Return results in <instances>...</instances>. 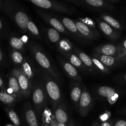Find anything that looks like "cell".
Returning a JSON list of instances; mask_svg holds the SVG:
<instances>
[{
  "label": "cell",
  "mask_w": 126,
  "mask_h": 126,
  "mask_svg": "<svg viewBox=\"0 0 126 126\" xmlns=\"http://www.w3.org/2000/svg\"><path fill=\"white\" fill-rule=\"evenodd\" d=\"M92 60L93 63L94 64V65H95V66H97L100 70L103 71V72H108V68H106V66H105V65H103V64L98 59H96V58H93V59H92Z\"/></svg>",
  "instance_id": "27"
},
{
  "label": "cell",
  "mask_w": 126,
  "mask_h": 126,
  "mask_svg": "<svg viewBox=\"0 0 126 126\" xmlns=\"http://www.w3.org/2000/svg\"><path fill=\"white\" fill-rule=\"evenodd\" d=\"M52 126H57L56 125V124H55V122H53V123L52 124Z\"/></svg>",
  "instance_id": "44"
},
{
  "label": "cell",
  "mask_w": 126,
  "mask_h": 126,
  "mask_svg": "<svg viewBox=\"0 0 126 126\" xmlns=\"http://www.w3.org/2000/svg\"><path fill=\"white\" fill-rule=\"evenodd\" d=\"M81 89L78 87H74L72 89L71 92V99L73 102H78L80 100L81 97Z\"/></svg>",
  "instance_id": "21"
},
{
  "label": "cell",
  "mask_w": 126,
  "mask_h": 126,
  "mask_svg": "<svg viewBox=\"0 0 126 126\" xmlns=\"http://www.w3.org/2000/svg\"><path fill=\"white\" fill-rule=\"evenodd\" d=\"M123 45H124V47H125L126 49V40L124 41V44H123Z\"/></svg>",
  "instance_id": "43"
},
{
  "label": "cell",
  "mask_w": 126,
  "mask_h": 126,
  "mask_svg": "<svg viewBox=\"0 0 126 126\" xmlns=\"http://www.w3.org/2000/svg\"><path fill=\"white\" fill-rule=\"evenodd\" d=\"M118 98V94L117 93H116L114 94L113 96H111L110 98H108V100L110 104H114V103L117 101Z\"/></svg>",
  "instance_id": "33"
},
{
  "label": "cell",
  "mask_w": 126,
  "mask_h": 126,
  "mask_svg": "<svg viewBox=\"0 0 126 126\" xmlns=\"http://www.w3.org/2000/svg\"><path fill=\"white\" fill-rule=\"evenodd\" d=\"M125 79L126 80V75H125Z\"/></svg>",
  "instance_id": "46"
},
{
  "label": "cell",
  "mask_w": 126,
  "mask_h": 126,
  "mask_svg": "<svg viewBox=\"0 0 126 126\" xmlns=\"http://www.w3.org/2000/svg\"><path fill=\"white\" fill-rule=\"evenodd\" d=\"M18 81L20 88L23 91H28L29 88V82L27 76L24 75H20L18 76Z\"/></svg>",
  "instance_id": "16"
},
{
  "label": "cell",
  "mask_w": 126,
  "mask_h": 126,
  "mask_svg": "<svg viewBox=\"0 0 126 126\" xmlns=\"http://www.w3.org/2000/svg\"></svg>",
  "instance_id": "48"
},
{
  "label": "cell",
  "mask_w": 126,
  "mask_h": 126,
  "mask_svg": "<svg viewBox=\"0 0 126 126\" xmlns=\"http://www.w3.org/2000/svg\"><path fill=\"white\" fill-rule=\"evenodd\" d=\"M10 126V125H8V126Z\"/></svg>",
  "instance_id": "47"
},
{
  "label": "cell",
  "mask_w": 126,
  "mask_h": 126,
  "mask_svg": "<svg viewBox=\"0 0 126 126\" xmlns=\"http://www.w3.org/2000/svg\"><path fill=\"white\" fill-rule=\"evenodd\" d=\"M49 21L50 24L57 32H61V33H63V32H65V28L63 27V25L58 19L55 18H49Z\"/></svg>",
  "instance_id": "15"
},
{
  "label": "cell",
  "mask_w": 126,
  "mask_h": 126,
  "mask_svg": "<svg viewBox=\"0 0 126 126\" xmlns=\"http://www.w3.org/2000/svg\"><path fill=\"white\" fill-rule=\"evenodd\" d=\"M86 2L95 7H103L105 4V2L102 0H86Z\"/></svg>",
  "instance_id": "28"
},
{
  "label": "cell",
  "mask_w": 126,
  "mask_h": 126,
  "mask_svg": "<svg viewBox=\"0 0 126 126\" xmlns=\"http://www.w3.org/2000/svg\"><path fill=\"white\" fill-rule=\"evenodd\" d=\"M101 126H111V124H110L109 123H108V122H103V123L102 124V125H101Z\"/></svg>",
  "instance_id": "38"
},
{
  "label": "cell",
  "mask_w": 126,
  "mask_h": 126,
  "mask_svg": "<svg viewBox=\"0 0 126 126\" xmlns=\"http://www.w3.org/2000/svg\"><path fill=\"white\" fill-rule=\"evenodd\" d=\"M100 61L104 65L107 66H113L115 62V59L114 57L108 55H101L100 56Z\"/></svg>",
  "instance_id": "18"
},
{
  "label": "cell",
  "mask_w": 126,
  "mask_h": 126,
  "mask_svg": "<svg viewBox=\"0 0 126 126\" xmlns=\"http://www.w3.org/2000/svg\"><path fill=\"white\" fill-rule=\"evenodd\" d=\"M1 27H2V23H1V20H0V29H1Z\"/></svg>",
  "instance_id": "45"
},
{
  "label": "cell",
  "mask_w": 126,
  "mask_h": 126,
  "mask_svg": "<svg viewBox=\"0 0 126 126\" xmlns=\"http://www.w3.org/2000/svg\"><path fill=\"white\" fill-rule=\"evenodd\" d=\"M98 92L99 95L102 97H106V98H110L113 96L114 94H116L115 90L108 86H102L100 87L98 90Z\"/></svg>",
  "instance_id": "9"
},
{
  "label": "cell",
  "mask_w": 126,
  "mask_h": 126,
  "mask_svg": "<svg viewBox=\"0 0 126 126\" xmlns=\"http://www.w3.org/2000/svg\"><path fill=\"white\" fill-rule=\"evenodd\" d=\"M26 120L30 126H38V120L35 113L32 110H28L25 114Z\"/></svg>",
  "instance_id": "7"
},
{
  "label": "cell",
  "mask_w": 126,
  "mask_h": 126,
  "mask_svg": "<svg viewBox=\"0 0 126 126\" xmlns=\"http://www.w3.org/2000/svg\"><path fill=\"white\" fill-rule=\"evenodd\" d=\"M11 44L16 49H20L23 47V43L22 39L17 38H13L11 39Z\"/></svg>",
  "instance_id": "24"
},
{
  "label": "cell",
  "mask_w": 126,
  "mask_h": 126,
  "mask_svg": "<svg viewBox=\"0 0 126 126\" xmlns=\"http://www.w3.org/2000/svg\"><path fill=\"white\" fill-rule=\"evenodd\" d=\"M23 70L25 75L28 78H31L33 76V71H32V68L28 63L25 62L23 64Z\"/></svg>",
  "instance_id": "30"
},
{
  "label": "cell",
  "mask_w": 126,
  "mask_h": 126,
  "mask_svg": "<svg viewBox=\"0 0 126 126\" xmlns=\"http://www.w3.org/2000/svg\"><path fill=\"white\" fill-rule=\"evenodd\" d=\"M59 46L62 50L66 52L70 51L72 47L71 43H70L69 41L66 40V39H62V40L60 41V43H59Z\"/></svg>",
  "instance_id": "25"
},
{
  "label": "cell",
  "mask_w": 126,
  "mask_h": 126,
  "mask_svg": "<svg viewBox=\"0 0 126 126\" xmlns=\"http://www.w3.org/2000/svg\"><path fill=\"white\" fill-rule=\"evenodd\" d=\"M70 60L71 65H73L74 66H76V67L82 66V62L80 60L79 58L75 54H72V55H70Z\"/></svg>",
  "instance_id": "26"
},
{
  "label": "cell",
  "mask_w": 126,
  "mask_h": 126,
  "mask_svg": "<svg viewBox=\"0 0 126 126\" xmlns=\"http://www.w3.org/2000/svg\"><path fill=\"white\" fill-rule=\"evenodd\" d=\"M22 42H24V43H25V42L27 41V40H28V37L27 36H22Z\"/></svg>",
  "instance_id": "37"
},
{
  "label": "cell",
  "mask_w": 126,
  "mask_h": 126,
  "mask_svg": "<svg viewBox=\"0 0 126 126\" xmlns=\"http://www.w3.org/2000/svg\"><path fill=\"white\" fill-rule=\"evenodd\" d=\"M9 117L11 121L14 123V124L15 126H18L20 125L19 118H18L17 114H16L14 111H9Z\"/></svg>",
  "instance_id": "29"
},
{
  "label": "cell",
  "mask_w": 126,
  "mask_h": 126,
  "mask_svg": "<svg viewBox=\"0 0 126 126\" xmlns=\"http://www.w3.org/2000/svg\"><path fill=\"white\" fill-rule=\"evenodd\" d=\"M48 37L49 39L52 43H57L59 41L60 35L59 34V32L55 30L54 28H50L47 32Z\"/></svg>",
  "instance_id": "19"
},
{
  "label": "cell",
  "mask_w": 126,
  "mask_h": 126,
  "mask_svg": "<svg viewBox=\"0 0 126 126\" xmlns=\"http://www.w3.org/2000/svg\"><path fill=\"white\" fill-rule=\"evenodd\" d=\"M12 59L16 63H21L23 61V57L20 53L18 52H14L12 54Z\"/></svg>",
  "instance_id": "32"
},
{
  "label": "cell",
  "mask_w": 126,
  "mask_h": 126,
  "mask_svg": "<svg viewBox=\"0 0 126 126\" xmlns=\"http://www.w3.org/2000/svg\"><path fill=\"white\" fill-rule=\"evenodd\" d=\"M62 22L63 25L69 31H70L72 33H76L78 31L77 27H76V23L71 20L70 18H66L65 17L62 19Z\"/></svg>",
  "instance_id": "12"
},
{
  "label": "cell",
  "mask_w": 126,
  "mask_h": 126,
  "mask_svg": "<svg viewBox=\"0 0 126 126\" xmlns=\"http://www.w3.org/2000/svg\"><path fill=\"white\" fill-rule=\"evenodd\" d=\"M109 118V116H108V114L107 113H105L103 115H102L100 116V119L102 121H105Z\"/></svg>",
  "instance_id": "35"
},
{
  "label": "cell",
  "mask_w": 126,
  "mask_h": 126,
  "mask_svg": "<svg viewBox=\"0 0 126 126\" xmlns=\"http://www.w3.org/2000/svg\"><path fill=\"white\" fill-rule=\"evenodd\" d=\"M79 57L80 60H81L82 62L84 63L85 65L89 67H92L93 65V62H92V59L90 58L89 56L87 55L84 52H79Z\"/></svg>",
  "instance_id": "20"
},
{
  "label": "cell",
  "mask_w": 126,
  "mask_h": 126,
  "mask_svg": "<svg viewBox=\"0 0 126 126\" xmlns=\"http://www.w3.org/2000/svg\"><path fill=\"white\" fill-rule=\"evenodd\" d=\"M91 102H92V98L89 92L86 91L82 92L79 100L80 111L82 115L85 116L86 113H87L91 105Z\"/></svg>",
  "instance_id": "1"
},
{
  "label": "cell",
  "mask_w": 126,
  "mask_h": 126,
  "mask_svg": "<svg viewBox=\"0 0 126 126\" xmlns=\"http://www.w3.org/2000/svg\"><path fill=\"white\" fill-rule=\"evenodd\" d=\"M55 118L59 123L65 124L67 121L68 116L66 113L62 109L59 108L55 111Z\"/></svg>",
  "instance_id": "14"
},
{
  "label": "cell",
  "mask_w": 126,
  "mask_h": 126,
  "mask_svg": "<svg viewBox=\"0 0 126 126\" xmlns=\"http://www.w3.org/2000/svg\"><path fill=\"white\" fill-rule=\"evenodd\" d=\"M31 2L36 6L43 9H50L55 7L54 3L49 0H31Z\"/></svg>",
  "instance_id": "10"
},
{
  "label": "cell",
  "mask_w": 126,
  "mask_h": 126,
  "mask_svg": "<svg viewBox=\"0 0 126 126\" xmlns=\"http://www.w3.org/2000/svg\"><path fill=\"white\" fill-rule=\"evenodd\" d=\"M33 100L34 103L36 105L42 103L44 100V94L41 89L38 88L34 91L33 94Z\"/></svg>",
  "instance_id": "13"
},
{
  "label": "cell",
  "mask_w": 126,
  "mask_h": 126,
  "mask_svg": "<svg viewBox=\"0 0 126 126\" xmlns=\"http://www.w3.org/2000/svg\"><path fill=\"white\" fill-rule=\"evenodd\" d=\"M7 92H8V93L9 94H12V92H13V91H12L11 88H9L8 90H7Z\"/></svg>",
  "instance_id": "39"
},
{
  "label": "cell",
  "mask_w": 126,
  "mask_h": 126,
  "mask_svg": "<svg viewBox=\"0 0 126 126\" xmlns=\"http://www.w3.org/2000/svg\"><path fill=\"white\" fill-rule=\"evenodd\" d=\"M28 29L33 33V34L36 36H38L39 34V31H38V28L36 26V25L33 23L32 21H30L28 25Z\"/></svg>",
  "instance_id": "31"
},
{
  "label": "cell",
  "mask_w": 126,
  "mask_h": 126,
  "mask_svg": "<svg viewBox=\"0 0 126 126\" xmlns=\"http://www.w3.org/2000/svg\"><path fill=\"white\" fill-rule=\"evenodd\" d=\"M102 18L105 21L106 23L109 25L110 26H111V27L116 28V29H119L121 28L120 23L116 20L114 19V18H113L111 16H106L105 15V16H102Z\"/></svg>",
  "instance_id": "17"
},
{
  "label": "cell",
  "mask_w": 126,
  "mask_h": 126,
  "mask_svg": "<svg viewBox=\"0 0 126 126\" xmlns=\"http://www.w3.org/2000/svg\"><path fill=\"white\" fill-rule=\"evenodd\" d=\"M114 126H126V121L124 120H120L117 122Z\"/></svg>",
  "instance_id": "34"
},
{
  "label": "cell",
  "mask_w": 126,
  "mask_h": 126,
  "mask_svg": "<svg viewBox=\"0 0 126 126\" xmlns=\"http://www.w3.org/2000/svg\"><path fill=\"white\" fill-rule=\"evenodd\" d=\"M16 22L18 27L20 28L25 30L28 28V25L29 23V18L26 14L23 12H18L16 14Z\"/></svg>",
  "instance_id": "3"
},
{
  "label": "cell",
  "mask_w": 126,
  "mask_h": 126,
  "mask_svg": "<svg viewBox=\"0 0 126 126\" xmlns=\"http://www.w3.org/2000/svg\"><path fill=\"white\" fill-rule=\"evenodd\" d=\"M9 88L13 91L14 92H18L19 91V85L15 78H11L9 81Z\"/></svg>",
  "instance_id": "23"
},
{
  "label": "cell",
  "mask_w": 126,
  "mask_h": 126,
  "mask_svg": "<svg viewBox=\"0 0 126 126\" xmlns=\"http://www.w3.org/2000/svg\"><path fill=\"white\" fill-rule=\"evenodd\" d=\"M99 27L102 32H103L104 34L108 36V37L110 38H114L115 37V34H114V32L113 31V28L110 26L109 25L107 24L106 22H100L99 24Z\"/></svg>",
  "instance_id": "8"
},
{
  "label": "cell",
  "mask_w": 126,
  "mask_h": 126,
  "mask_svg": "<svg viewBox=\"0 0 126 126\" xmlns=\"http://www.w3.org/2000/svg\"><path fill=\"white\" fill-rule=\"evenodd\" d=\"M2 53H1V50H0V61L2 60Z\"/></svg>",
  "instance_id": "41"
},
{
  "label": "cell",
  "mask_w": 126,
  "mask_h": 126,
  "mask_svg": "<svg viewBox=\"0 0 126 126\" xmlns=\"http://www.w3.org/2000/svg\"><path fill=\"white\" fill-rule=\"evenodd\" d=\"M77 29L81 34L84 36L87 37V38H92L94 36V34L91 32L89 27L85 24L84 22H76V23Z\"/></svg>",
  "instance_id": "6"
},
{
  "label": "cell",
  "mask_w": 126,
  "mask_h": 126,
  "mask_svg": "<svg viewBox=\"0 0 126 126\" xmlns=\"http://www.w3.org/2000/svg\"><path fill=\"white\" fill-rule=\"evenodd\" d=\"M46 90L48 95L52 100L57 101L60 97V92L59 86L54 81H48L46 84Z\"/></svg>",
  "instance_id": "2"
},
{
  "label": "cell",
  "mask_w": 126,
  "mask_h": 126,
  "mask_svg": "<svg viewBox=\"0 0 126 126\" xmlns=\"http://www.w3.org/2000/svg\"><path fill=\"white\" fill-rule=\"evenodd\" d=\"M98 51L102 54V55L113 57V55H115L116 54L117 49L113 44H108L100 47L98 49Z\"/></svg>",
  "instance_id": "5"
},
{
  "label": "cell",
  "mask_w": 126,
  "mask_h": 126,
  "mask_svg": "<svg viewBox=\"0 0 126 126\" xmlns=\"http://www.w3.org/2000/svg\"><path fill=\"white\" fill-rule=\"evenodd\" d=\"M84 23L86 24V23H88L89 25H91L92 26V27H94V23L93 22H92L91 21V20L90 19H84Z\"/></svg>",
  "instance_id": "36"
},
{
  "label": "cell",
  "mask_w": 126,
  "mask_h": 126,
  "mask_svg": "<svg viewBox=\"0 0 126 126\" xmlns=\"http://www.w3.org/2000/svg\"><path fill=\"white\" fill-rule=\"evenodd\" d=\"M2 81L1 79V78H0V86H2Z\"/></svg>",
  "instance_id": "42"
},
{
  "label": "cell",
  "mask_w": 126,
  "mask_h": 126,
  "mask_svg": "<svg viewBox=\"0 0 126 126\" xmlns=\"http://www.w3.org/2000/svg\"><path fill=\"white\" fill-rule=\"evenodd\" d=\"M35 59L38 64L43 68L46 70H49L50 68V62L45 54L43 52L39 51L37 52L35 54Z\"/></svg>",
  "instance_id": "4"
},
{
  "label": "cell",
  "mask_w": 126,
  "mask_h": 126,
  "mask_svg": "<svg viewBox=\"0 0 126 126\" xmlns=\"http://www.w3.org/2000/svg\"><path fill=\"white\" fill-rule=\"evenodd\" d=\"M0 100L5 103H11L14 101V98L8 94L0 93Z\"/></svg>",
  "instance_id": "22"
},
{
  "label": "cell",
  "mask_w": 126,
  "mask_h": 126,
  "mask_svg": "<svg viewBox=\"0 0 126 126\" xmlns=\"http://www.w3.org/2000/svg\"><path fill=\"white\" fill-rule=\"evenodd\" d=\"M57 126H65V124H62V123H59V124H58Z\"/></svg>",
  "instance_id": "40"
},
{
  "label": "cell",
  "mask_w": 126,
  "mask_h": 126,
  "mask_svg": "<svg viewBox=\"0 0 126 126\" xmlns=\"http://www.w3.org/2000/svg\"><path fill=\"white\" fill-rule=\"evenodd\" d=\"M63 67L65 71L68 74L69 76L73 78H76L77 79H78L79 78L78 73L77 70H76V69L75 68V67L73 65H71L70 63L65 62L64 63Z\"/></svg>",
  "instance_id": "11"
}]
</instances>
